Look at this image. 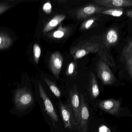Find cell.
<instances>
[{"label":"cell","mask_w":132,"mask_h":132,"mask_svg":"<svg viewBox=\"0 0 132 132\" xmlns=\"http://www.w3.org/2000/svg\"><path fill=\"white\" fill-rule=\"evenodd\" d=\"M95 20V18H90L87 20L82 25L81 29L83 30L89 29L91 26L93 24Z\"/></svg>","instance_id":"22"},{"label":"cell","mask_w":132,"mask_h":132,"mask_svg":"<svg viewBox=\"0 0 132 132\" xmlns=\"http://www.w3.org/2000/svg\"><path fill=\"white\" fill-rule=\"evenodd\" d=\"M11 6L7 4H0V14L6 11Z\"/></svg>","instance_id":"25"},{"label":"cell","mask_w":132,"mask_h":132,"mask_svg":"<svg viewBox=\"0 0 132 132\" xmlns=\"http://www.w3.org/2000/svg\"><path fill=\"white\" fill-rule=\"evenodd\" d=\"M121 59L124 62L126 68L131 79L132 77V42L130 38L123 48L121 54Z\"/></svg>","instance_id":"10"},{"label":"cell","mask_w":132,"mask_h":132,"mask_svg":"<svg viewBox=\"0 0 132 132\" xmlns=\"http://www.w3.org/2000/svg\"><path fill=\"white\" fill-rule=\"evenodd\" d=\"M43 10L45 13L49 14L51 13L52 10V6L51 4L49 2L45 3L43 7Z\"/></svg>","instance_id":"24"},{"label":"cell","mask_w":132,"mask_h":132,"mask_svg":"<svg viewBox=\"0 0 132 132\" xmlns=\"http://www.w3.org/2000/svg\"><path fill=\"white\" fill-rule=\"evenodd\" d=\"M44 80L54 95L57 98H60L61 96V93L55 83L51 80L46 78H45Z\"/></svg>","instance_id":"18"},{"label":"cell","mask_w":132,"mask_h":132,"mask_svg":"<svg viewBox=\"0 0 132 132\" xmlns=\"http://www.w3.org/2000/svg\"><path fill=\"white\" fill-rule=\"evenodd\" d=\"M99 44L96 42H87L71 49V54L74 59H79L89 53H96L98 50Z\"/></svg>","instance_id":"5"},{"label":"cell","mask_w":132,"mask_h":132,"mask_svg":"<svg viewBox=\"0 0 132 132\" xmlns=\"http://www.w3.org/2000/svg\"><path fill=\"white\" fill-rule=\"evenodd\" d=\"M35 94L27 86L19 87L13 94V108L10 112L18 116L28 114L35 106Z\"/></svg>","instance_id":"1"},{"label":"cell","mask_w":132,"mask_h":132,"mask_svg":"<svg viewBox=\"0 0 132 132\" xmlns=\"http://www.w3.org/2000/svg\"><path fill=\"white\" fill-rule=\"evenodd\" d=\"M80 97L81 107L77 129L79 132H87L89 120V108L86 96L81 94Z\"/></svg>","instance_id":"3"},{"label":"cell","mask_w":132,"mask_h":132,"mask_svg":"<svg viewBox=\"0 0 132 132\" xmlns=\"http://www.w3.org/2000/svg\"><path fill=\"white\" fill-rule=\"evenodd\" d=\"M103 38V44L107 47L113 46L117 43L118 40V31L115 28L110 29L105 35Z\"/></svg>","instance_id":"14"},{"label":"cell","mask_w":132,"mask_h":132,"mask_svg":"<svg viewBox=\"0 0 132 132\" xmlns=\"http://www.w3.org/2000/svg\"><path fill=\"white\" fill-rule=\"evenodd\" d=\"M60 112L65 128L70 129H76V126L72 114V111L68 103L64 104L61 102L59 103Z\"/></svg>","instance_id":"8"},{"label":"cell","mask_w":132,"mask_h":132,"mask_svg":"<svg viewBox=\"0 0 132 132\" xmlns=\"http://www.w3.org/2000/svg\"><path fill=\"white\" fill-rule=\"evenodd\" d=\"M69 96V98L68 103L72 111L74 120L77 129L78 125L79 112L81 107L80 94L77 88V86H75L70 89Z\"/></svg>","instance_id":"4"},{"label":"cell","mask_w":132,"mask_h":132,"mask_svg":"<svg viewBox=\"0 0 132 132\" xmlns=\"http://www.w3.org/2000/svg\"><path fill=\"white\" fill-rule=\"evenodd\" d=\"M12 42V39L7 34L0 31V50L9 47Z\"/></svg>","instance_id":"17"},{"label":"cell","mask_w":132,"mask_h":132,"mask_svg":"<svg viewBox=\"0 0 132 132\" xmlns=\"http://www.w3.org/2000/svg\"><path fill=\"white\" fill-rule=\"evenodd\" d=\"M100 13L113 16L119 17L123 14V11L122 8H115L105 9L101 11Z\"/></svg>","instance_id":"19"},{"label":"cell","mask_w":132,"mask_h":132,"mask_svg":"<svg viewBox=\"0 0 132 132\" xmlns=\"http://www.w3.org/2000/svg\"><path fill=\"white\" fill-rule=\"evenodd\" d=\"M97 105L104 112L116 117L119 115L123 109L121 108V101L120 99L105 100L97 103Z\"/></svg>","instance_id":"7"},{"label":"cell","mask_w":132,"mask_h":132,"mask_svg":"<svg viewBox=\"0 0 132 132\" xmlns=\"http://www.w3.org/2000/svg\"><path fill=\"white\" fill-rule=\"evenodd\" d=\"M88 92L92 99L96 98L100 94L99 89L94 74L91 72L88 88Z\"/></svg>","instance_id":"13"},{"label":"cell","mask_w":132,"mask_h":132,"mask_svg":"<svg viewBox=\"0 0 132 132\" xmlns=\"http://www.w3.org/2000/svg\"><path fill=\"white\" fill-rule=\"evenodd\" d=\"M99 132H111L110 130L105 125L101 126L99 128Z\"/></svg>","instance_id":"26"},{"label":"cell","mask_w":132,"mask_h":132,"mask_svg":"<svg viewBox=\"0 0 132 132\" xmlns=\"http://www.w3.org/2000/svg\"><path fill=\"white\" fill-rule=\"evenodd\" d=\"M33 51L35 62L36 64H38L41 54V50L40 46L37 44H35L33 47Z\"/></svg>","instance_id":"20"},{"label":"cell","mask_w":132,"mask_h":132,"mask_svg":"<svg viewBox=\"0 0 132 132\" xmlns=\"http://www.w3.org/2000/svg\"><path fill=\"white\" fill-rule=\"evenodd\" d=\"M105 7L97 5H90L81 7L76 13V18L79 20L87 18L92 15L105 10Z\"/></svg>","instance_id":"12"},{"label":"cell","mask_w":132,"mask_h":132,"mask_svg":"<svg viewBox=\"0 0 132 132\" xmlns=\"http://www.w3.org/2000/svg\"><path fill=\"white\" fill-rule=\"evenodd\" d=\"M99 44L98 50V52L99 55L102 59V61L106 63L109 65L112 66H115V63L113 59L109 54L104 47L103 44L101 42H98Z\"/></svg>","instance_id":"15"},{"label":"cell","mask_w":132,"mask_h":132,"mask_svg":"<svg viewBox=\"0 0 132 132\" xmlns=\"http://www.w3.org/2000/svg\"><path fill=\"white\" fill-rule=\"evenodd\" d=\"M75 69V64L74 62H71L69 65L68 69L66 71V75L71 76L73 75Z\"/></svg>","instance_id":"23"},{"label":"cell","mask_w":132,"mask_h":132,"mask_svg":"<svg viewBox=\"0 0 132 132\" xmlns=\"http://www.w3.org/2000/svg\"><path fill=\"white\" fill-rule=\"evenodd\" d=\"M93 2L108 9L131 7L132 6L131 0H95Z\"/></svg>","instance_id":"9"},{"label":"cell","mask_w":132,"mask_h":132,"mask_svg":"<svg viewBox=\"0 0 132 132\" xmlns=\"http://www.w3.org/2000/svg\"><path fill=\"white\" fill-rule=\"evenodd\" d=\"M65 17L66 16L64 14L56 15L52 18L46 24L43 29V32L46 33L53 30L64 20Z\"/></svg>","instance_id":"16"},{"label":"cell","mask_w":132,"mask_h":132,"mask_svg":"<svg viewBox=\"0 0 132 132\" xmlns=\"http://www.w3.org/2000/svg\"><path fill=\"white\" fill-rule=\"evenodd\" d=\"M127 15L129 17L131 18L132 17V11L131 10H129L127 11Z\"/></svg>","instance_id":"27"},{"label":"cell","mask_w":132,"mask_h":132,"mask_svg":"<svg viewBox=\"0 0 132 132\" xmlns=\"http://www.w3.org/2000/svg\"><path fill=\"white\" fill-rule=\"evenodd\" d=\"M63 57L59 52H54L51 55L49 67L54 75L58 79L63 64Z\"/></svg>","instance_id":"11"},{"label":"cell","mask_w":132,"mask_h":132,"mask_svg":"<svg viewBox=\"0 0 132 132\" xmlns=\"http://www.w3.org/2000/svg\"><path fill=\"white\" fill-rule=\"evenodd\" d=\"M34 94L36 100L44 114L48 117L53 123L58 122V117L54 105L40 82L38 84L37 89Z\"/></svg>","instance_id":"2"},{"label":"cell","mask_w":132,"mask_h":132,"mask_svg":"<svg viewBox=\"0 0 132 132\" xmlns=\"http://www.w3.org/2000/svg\"><path fill=\"white\" fill-rule=\"evenodd\" d=\"M61 28H59L58 30L55 31L52 34L53 37L54 38L60 39L62 38L65 35V31H65L64 30V29L62 28L61 27Z\"/></svg>","instance_id":"21"},{"label":"cell","mask_w":132,"mask_h":132,"mask_svg":"<svg viewBox=\"0 0 132 132\" xmlns=\"http://www.w3.org/2000/svg\"><path fill=\"white\" fill-rule=\"evenodd\" d=\"M97 75L104 85H111L115 83L116 79L108 65L100 60L97 65Z\"/></svg>","instance_id":"6"}]
</instances>
